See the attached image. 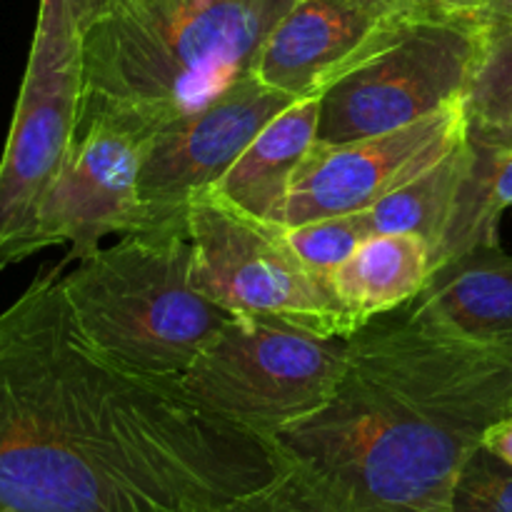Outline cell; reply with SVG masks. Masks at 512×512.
<instances>
[{"mask_svg": "<svg viewBox=\"0 0 512 512\" xmlns=\"http://www.w3.org/2000/svg\"><path fill=\"white\" fill-rule=\"evenodd\" d=\"M230 512H295V510H278V508H265V505H258V503H250V500H245V503H240L238 508H233Z\"/></svg>", "mask_w": 512, "mask_h": 512, "instance_id": "cell-25", "label": "cell"}, {"mask_svg": "<svg viewBox=\"0 0 512 512\" xmlns=\"http://www.w3.org/2000/svg\"><path fill=\"white\" fill-rule=\"evenodd\" d=\"M465 133V105L455 100L428 118L388 133L345 143L315 140L290 185L283 225L363 213L438 163Z\"/></svg>", "mask_w": 512, "mask_h": 512, "instance_id": "cell-9", "label": "cell"}, {"mask_svg": "<svg viewBox=\"0 0 512 512\" xmlns=\"http://www.w3.org/2000/svg\"><path fill=\"white\" fill-rule=\"evenodd\" d=\"M345 360L348 338H320L265 315H230L178 385L200 408L265 440L328 403Z\"/></svg>", "mask_w": 512, "mask_h": 512, "instance_id": "cell-6", "label": "cell"}, {"mask_svg": "<svg viewBox=\"0 0 512 512\" xmlns=\"http://www.w3.org/2000/svg\"><path fill=\"white\" fill-rule=\"evenodd\" d=\"M475 163L478 150L465 133V138L458 140L438 163L363 210L370 233L420 235L430 245L438 273L448 263L450 240L463 215Z\"/></svg>", "mask_w": 512, "mask_h": 512, "instance_id": "cell-15", "label": "cell"}, {"mask_svg": "<svg viewBox=\"0 0 512 512\" xmlns=\"http://www.w3.org/2000/svg\"><path fill=\"white\" fill-rule=\"evenodd\" d=\"M408 305L443 333L512 358V255L500 248L453 260Z\"/></svg>", "mask_w": 512, "mask_h": 512, "instance_id": "cell-13", "label": "cell"}, {"mask_svg": "<svg viewBox=\"0 0 512 512\" xmlns=\"http://www.w3.org/2000/svg\"><path fill=\"white\" fill-rule=\"evenodd\" d=\"M483 445L512 465V410L488 430Z\"/></svg>", "mask_w": 512, "mask_h": 512, "instance_id": "cell-22", "label": "cell"}, {"mask_svg": "<svg viewBox=\"0 0 512 512\" xmlns=\"http://www.w3.org/2000/svg\"><path fill=\"white\" fill-rule=\"evenodd\" d=\"M420 8H428V3L295 0L270 30L253 73L295 98L323 95L335 80L388 43L395 30Z\"/></svg>", "mask_w": 512, "mask_h": 512, "instance_id": "cell-11", "label": "cell"}, {"mask_svg": "<svg viewBox=\"0 0 512 512\" xmlns=\"http://www.w3.org/2000/svg\"><path fill=\"white\" fill-rule=\"evenodd\" d=\"M493 20H498V23H503V25H508V28L512 30V15L510 18H493Z\"/></svg>", "mask_w": 512, "mask_h": 512, "instance_id": "cell-26", "label": "cell"}, {"mask_svg": "<svg viewBox=\"0 0 512 512\" xmlns=\"http://www.w3.org/2000/svg\"><path fill=\"white\" fill-rule=\"evenodd\" d=\"M485 13L420 8L320 95L318 143L380 135L463 100L490 40Z\"/></svg>", "mask_w": 512, "mask_h": 512, "instance_id": "cell-5", "label": "cell"}, {"mask_svg": "<svg viewBox=\"0 0 512 512\" xmlns=\"http://www.w3.org/2000/svg\"><path fill=\"white\" fill-rule=\"evenodd\" d=\"M428 5L448 13H485L488 15V0H425Z\"/></svg>", "mask_w": 512, "mask_h": 512, "instance_id": "cell-23", "label": "cell"}, {"mask_svg": "<svg viewBox=\"0 0 512 512\" xmlns=\"http://www.w3.org/2000/svg\"><path fill=\"white\" fill-rule=\"evenodd\" d=\"M510 205L512 150H500V153L478 150V165H475L473 183H470L468 193V210H465V243H468V250L500 248V215Z\"/></svg>", "mask_w": 512, "mask_h": 512, "instance_id": "cell-18", "label": "cell"}, {"mask_svg": "<svg viewBox=\"0 0 512 512\" xmlns=\"http://www.w3.org/2000/svg\"><path fill=\"white\" fill-rule=\"evenodd\" d=\"M65 265L0 313V510L230 512L268 488L260 435L85 343Z\"/></svg>", "mask_w": 512, "mask_h": 512, "instance_id": "cell-1", "label": "cell"}, {"mask_svg": "<svg viewBox=\"0 0 512 512\" xmlns=\"http://www.w3.org/2000/svg\"><path fill=\"white\" fill-rule=\"evenodd\" d=\"M490 40L465 93V128L478 150H512V30L490 18Z\"/></svg>", "mask_w": 512, "mask_h": 512, "instance_id": "cell-17", "label": "cell"}, {"mask_svg": "<svg viewBox=\"0 0 512 512\" xmlns=\"http://www.w3.org/2000/svg\"><path fill=\"white\" fill-rule=\"evenodd\" d=\"M448 512H512V465L480 445L455 480Z\"/></svg>", "mask_w": 512, "mask_h": 512, "instance_id": "cell-20", "label": "cell"}, {"mask_svg": "<svg viewBox=\"0 0 512 512\" xmlns=\"http://www.w3.org/2000/svg\"><path fill=\"white\" fill-rule=\"evenodd\" d=\"M193 280L230 315H265L320 338H350L360 325L288 243L285 225L265 223L208 190L185 210Z\"/></svg>", "mask_w": 512, "mask_h": 512, "instance_id": "cell-8", "label": "cell"}, {"mask_svg": "<svg viewBox=\"0 0 512 512\" xmlns=\"http://www.w3.org/2000/svg\"><path fill=\"white\" fill-rule=\"evenodd\" d=\"M295 100L253 73L188 118L155 133L140 168L148 228L185 218L188 205L213 190L255 135Z\"/></svg>", "mask_w": 512, "mask_h": 512, "instance_id": "cell-10", "label": "cell"}, {"mask_svg": "<svg viewBox=\"0 0 512 512\" xmlns=\"http://www.w3.org/2000/svg\"><path fill=\"white\" fill-rule=\"evenodd\" d=\"M435 275L430 245L420 235H370L330 275V288L363 328L378 315L413 303Z\"/></svg>", "mask_w": 512, "mask_h": 512, "instance_id": "cell-16", "label": "cell"}, {"mask_svg": "<svg viewBox=\"0 0 512 512\" xmlns=\"http://www.w3.org/2000/svg\"><path fill=\"white\" fill-rule=\"evenodd\" d=\"M0 512H3V510H0Z\"/></svg>", "mask_w": 512, "mask_h": 512, "instance_id": "cell-27", "label": "cell"}, {"mask_svg": "<svg viewBox=\"0 0 512 512\" xmlns=\"http://www.w3.org/2000/svg\"><path fill=\"white\" fill-rule=\"evenodd\" d=\"M512 0H488V18H510Z\"/></svg>", "mask_w": 512, "mask_h": 512, "instance_id": "cell-24", "label": "cell"}, {"mask_svg": "<svg viewBox=\"0 0 512 512\" xmlns=\"http://www.w3.org/2000/svg\"><path fill=\"white\" fill-rule=\"evenodd\" d=\"M75 328L105 360L178 383L230 320L193 280L185 218L125 233L63 270Z\"/></svg>", "mask_w": 512, "mask_h": 512, "instance_id": "cell-4", "label": "cell"}, {"mask_svg": "<svg viewBox=\"0 0 512 512\" xmlns=\"http://www.w3.org/2000/svg\"><path fill=\"white\" fill-rule=\"evenodd\" d=\"M80 100V30L38 13L0 158V270L45 250L43 210L73 155Z\"/></svg>", "mask_w": 512, "mask_h": 512, "instance_id": "cell-7", "label": "cell"}, {"mask_svg": "<svg viewBox=\"0 0 512 512\" xmlns=\"http://www.w3.org/2000/svg\"><path fill=\"white\" fill-rule=\"evenodd\" d=\"M150 138L108 120H85L73 155L43 210V248L68 245L65 263L85 258L108 235L148 228L140 200V168Z\"/></svg>", "mask_w": 512, "mask_h": 512, "instance_id": "cell-12", "label": "cell"}, {"mask_svg": "<svg viewBox=\"0 0 512 512\" xmlns=\"http://www.w3.org/2000/svg\"><path fill=\"white\" fill-rule=\"evenodd\" d=\"M295 0H113L80 35V123L153 138L253 75Z\"/></svg>", "mask_w": 512, "mask_h": 512, "instance_id": "cell-3", "label": "cell"}, {"mask_svg": "<svg viewBox=\"0 0 512 512\" xmlns=\"http://www.w3.org/2000/svg\"><path fill=\"white\" fill-rule=\"evenodd\" d=\"M510 410V355L403 305L350 335L328 403L265 438L280 473L248 500L295 512H448L463 465Z\"/></svg>", "mask_w": 512, "mask_h": 512, "instance_id": "cell-2", "label": "cell"}, {"mask_svg": "<svg viewBox=\"0 0 512 512\" xmlns=\"http://www.w3.org/2000/svg\"><path fill=\"white\" fill-rule=\"evenodd\" d=\"M320 95H305L275 115L213 188L220 198L265 223L283 225L290 185L318 140Z\"/></svg>", "mask_w": 512, "mask_h": 512, "instance_id": "cell-14", "label": "cell"}, {"mask_svg": "<svg viewBox=\"0 0 512 512\" xmlns=\"http://www.w3.org/2000/svg\"><path fill=\"white\" fill-rule=\"evenodd\" d=\"M110 5H113V0H40L38 13L65 20V23L75 25L83 35Z\"/></svg>", "mask_w": 512, "mask_h": 512, "instance_id": "cell-21", "label": "cell"}, {"mask_svg": "<svg viewBox=\"0 0 512 512\" xmlns=\"http://www.w3.org/2000/svg\"><path fill=\"white\" fill-rule=\"evenodd\" d=\"M285 235L298 258L330 285V275L368 240L370 228L363 213L328 215L300 225H285Z\"/></svg>", "mask_w": 512, "mask_h": 512, "instance_id": "cell-19", "label": "cell"}]
</instances>
